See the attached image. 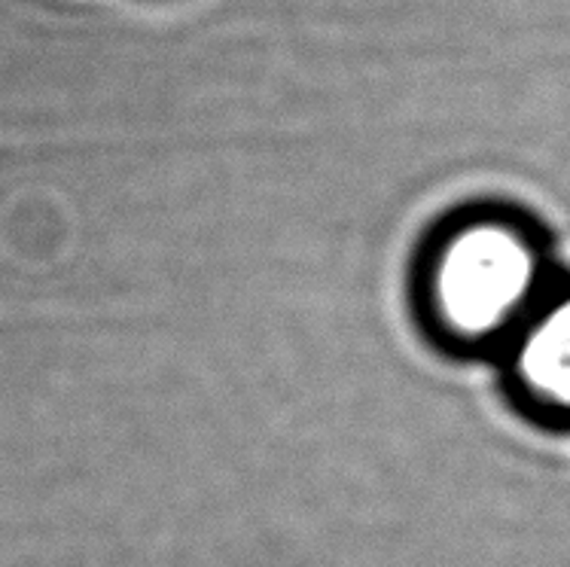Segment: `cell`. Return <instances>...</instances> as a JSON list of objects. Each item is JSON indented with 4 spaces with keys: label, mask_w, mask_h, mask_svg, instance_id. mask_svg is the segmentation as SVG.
Returning a JSON list of instances; mask_svg holds the SVG:
<instances>
[{
    "label": "cell",
    "mask_w": 570,
    "mask_h": 567,
    "mask_svg": "<svg viewBox=\"0 0 570 567\" xmlns=\"http://www.w3.org/2000/svg\"><path fill=\"white\" fill-rule=\"evenodd\" d=\"M503 379L524 416L570 428V293L540 302L503 348Z\"/></svg>",
    "instance_id": "cell-2"
},
{
    "label": "cell",
    "mask_w": 570,
    "mask_h": 567,
    "mask_svg": "<svg viewBox=\"0 0 570 567\" xmlns=\"http://www.w3.org/2000/svg\"><path fill=\"white\" fill-rule=\"evenodd\" d=\"M534 251L501 226L461 232L431 275V324L452 351H501L534 314Z\"/></svg>",
    "instance_id": "cell-1"
}]
</instances>
